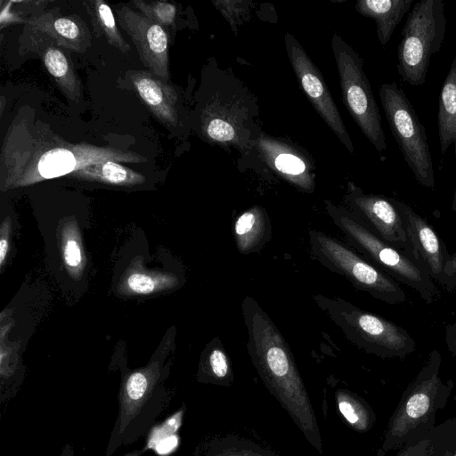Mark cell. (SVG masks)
<instances>
[{
    "mask_svg": "<svg viewBox=\"0 0 456 456\" xmlns=\"http://www.w3.org/2000/svg\"><path fill=\"white\" fill-rule=\"evenodd\" d=\"M241 311L248 334L247 350L260 379L307 442L322 454L317 418L289 345L253 297H244Z\"/></svg>",
    "mask_w": 456,
    "mask_h": 456,
    "instance_id": "obj_1",
    "label": "cell"
},
{
    "mask_svg": "<svg viewBox=\"0 0 456 456\" xmlns=\"http://www.w3.org/2000/svg\"><path fill=\"white\" fill-rule=\"evenodd\" d=\"M441 365L442 355L433 349L388 419L381 446L386 452L427 437L436 427V414L446 406L454 387L452 380L442 379Z\"/></svg>",
    "mask_w": 456,
    "mask_h": 456,
    "instance_id": "obj_2",
    "label": "cell"
},
{
    "mask_svg": "<svg viewBox=\"0 0 456 456\" xmlns=\"http://www.w3.org/2000/svg\"><path fill=\"white\" fill-rule=\"evenodd\" d=\"M326 211L333 224L345 234L351 248L374 266L417 291L427 303L436 299L437 289L435 282L420 263L379 238L351 210L327 201Z\"/></svg>",
    "mask_w": 456,
    "mask_h": 456,
    "instance_id": "obj_3",
    "label": "cell"
},
{
    "mask_svg": "<svg viewBox=\"0 0 456 456\" xmlns=\"http://www.w3.org/2000/svg\"><path fill=\"white\" fill-rule=\"evenodd\" d=\"M317 306L351 343L382 359H404L416 349L414 338L403 327L362 310L341 298L314 295Z\"/></svg>",
    "mask_w": 456,
    "mask_h": 456,
    "instance_id": "obj_4",
    "label": "cell"
},
{
    "mask_svg": "<svg viewBox=\"0 0 456 456\" xmlns=\"http://www.w3.org/2000/svg\"><path fill=\"white\" fill-rule=\"evenodd\" d=\"M446 32L443 0H421L413 5L397 47V71L411 86L424 85L431 56L441 50Z\"/></svg>",
    "mask_w": 456,
    "mask_h": 456,
    "instance_id": "obj_5",
    "label": "cell"
},
{
    "mask_svg": "<svg viewBox=\"0 0 456 456\" xmlns=\"http://www.w3.org/2000/svg\"><path fill=\"white\" fill-rule=\"evenodd\" d=\"M312 254L324 267L346 277L359 290L389 305L407 299L399 282L374 266L351 247L320 231L310 230Z\"/></svg>",
    "mask_w": 456,
    "mask_h": 456,
    "instance_id": "obj_6",
    "label": "cell"
},
{
    "mask_svg": "<svg viewBox=\"0 0 456 456\" xmlns=\"http://www.w3.org/2000/svg\"><path fill=\"white\" fill-rule=\"evenodd\" d=\"M379 98L393 136L415 180L433 190L436 180L428 136L412 104L395 82L380 86Z\"/></svg>",
    "mask_w": 456,
    "mask_h": 456,
    "instance_id": "obj_7",
    "label": "cell"
},
{
    "mask_svg": "<svg viewBox=\"0 0 456 456\" xmlns=\"http://www.w3.org/2000/svg\"><path fill=\"white\" fill-rule=\"evenodd\" d=\"M343 102L363 134L375 149L382 152L387 149L381 116L373 96L370 82L362 69L358 53L339 36L332 37Z\"/></svg>",
    "mask_w": 456,
    "mask_h": 456,
    "instance_id": "obj_8",
    "label": "cell"
},
{
    "mask_svg": "<svg viewBox=\"0 0 456 456\" xmlns=\"http://www.w3.org/2000/svg\"><path fill=\"white\" fill-rule=\"evenodd\" d=\"M289 60L309 101L341 142L353 153L354 145L324 78L304 48L290 34L285 36Z\"/></svg>",
    "mask_w": 456,
    "mask_h": 456,
    "instance_id": "obj_9",
    "label": "cell"
},
{
    "mask_svg": "<svg viewBox=\"0 0 456 456\" xmlns=\"http://www.w3.org/2000/svg\"><path fill=\"white\" fill-rule=\"evenodd\" d=\"M118 20L135 45L142 64L156 77L167 82L168 37L166 30L158 23L121 5L116 9Z\"/></svg>",
    "mask_w": 456,
    "mask_h": 456,
    "instance_id": "obj_10",
    "label": "cell"
},
{
    "mask_svg": "<svg viewBox=\"0 0 456 456\" xmlns=\"http://www.w3.org/2000/svg\"><path fill=\"white\" fill-rule=\"evenodd\" d=\"M346 201L351 211L358 216L374 233L386 242L407 253L409 242L402 216L394 199L366 194L360 188L352 186L346 195Z\"/></svg>",
    "mask_w": 456,
    "mask_h": 456,
    "instance_id": "obj_11",
    "label": "cell"
},
{
    "mask_svg": "<svg viewBox=\"0 0 456 456\" xmlns=\"http://www.w3.org/2000/svg\"><path fill=\"white\" fill-rule=\"evenodd\" d=\"M406 232L409 248L407 253L420 263L433 281L441 284L448 256L444 242L433 227L407 204L395 200Z\"/></svg>",
    "mask_w": 456,
    "mask_h": 456,
    "instance_id": "obj_12",
    "label": "cell"
},
{
    "mask_svg": "<svg viewBox=\"0 0 456 456\" xmlns=\"http://www.w3.org/2000/svg\"><path fill=\"white\" fill-rule=\"evenodd\" d=\"M125 78L158 119L168 126H176L178 98L173 86L145 70H129Z\"/></svg>",
    "mask_w": 456,
    "mask_h": 456,
    "instance_id": "obj_13",
    "label": "cell"
},
{
    "mask_svg": "<svg viewBox=\"0 0 456 456\" xmlns=\"http://www.w3.org/2000/svg\"><path fill=\"white\" fill-rule=\"evenodd\" d=\"M29 23L67 49L82 53L90 45V34L86 26L75 15L55 16L45 13L33 18Z\"/></svg>",
    "mask_w": 456,
    "mask_h": 456,
    "instance_id": "obj_14",
    "label": "cell"
},
{
    "mask_svg": "<svg viewBox=\"0 0 456 456\" xmlns=\"http://www.w3.org/2000/svg\"><path fill=\"white\" fill-rule=\"evenodd\" d=\"M412 4V0H360L355 9L360 14L374 20L379 42L385 45Z\"/></svg>",
    "mask_w": 456,
    "mask_h": 456,
    "instance_id": "obj_15",
    "label": "cell"
},
{
    "mask_svg": "<svg viewBox=\"0 0 456 456\" xmlns=\"http://www.w3.org/2000/svg\"><path fill=\"white\" fill-rule=\"evenodd\" d=\"M270 236V219L265 210L259 206L243 212L234 223L236 247L241 254L259 251Z\"/></svg>",
    "mask_w": 456,
    "mask_h": 456,
    "instance_id": "obj_16",
    "label": "cell"
},
{
    "mask_svg": "<svg viewBox=\"0 0 456 456\" xmlns=\"http://www.w3.org/2000/svg\"><path fill=\"white\" fill-rule=\"evenodd\" d=\"M437 124L442 154L453 145L456 157V53L440 91Z\"/></svg>",
    "mask_w": 456,
    "mask_h": 456,
    "instance_id": "obj_17",
    "label": "cell"
},
{
    "mask_svg": "<svg viewBox=\"0 0 456 456\" xmlns=\"http://www.w3.org/2000/svg\"><path fill=\"white\" fill-rule=\"evenodd\" d=\"M263 144L270 162L283 177L305 190L313 188L309 167L300 156L280 143L267 142Z\"/></svg>",
    "mask_w": 456,
    "mask_h": 456,
    "instance_id": "obj_18",
    "label": "cell"
},
{
    "mask_svg": "<svg viewBox=\"0 0 456 456\" xmlns=\"http://www.w3.org/2000/svg\"><path fill=\"white\" fill-rule=\"evenodd\" d=\"M335 403L339 414L354 430L367 433L374 427L377 419L374 411L355 393L339 388L335 392Z\"/></svg>",
    "mask_w": 456,
    "mask_h": 456,
    "instance_id": "obj_19",
    "label": "cell"
},
{
    "mask_svg": "<svg viewBox=\"0 0 456 456\" xmlns=\"http://www.w3.org/2000/svg\"><path fill=\"white\" fill-rule=\"evenodd\" d=\"M75 176L115 185L141 184L145 177L115 160H102L83 167L74 172Z\"/></svg>",
    "mask_w": 456,
    "mask_h": 456,
    "instance_id": "obj_20",
    "label": "cell"
},
{
    "mask_svg": "<svg viewBox=\"0 0 456 456\" xmlns=\"http://www.w3.org/2000/svg\"><path fill=\"white\" fill-rule=\"evenodd\" d=\"M84 4L95 35L103 37L122 53H127L130 46L121 36L110 5L102 0L86 1Z\"/></svg>",
    "mask_w": 456,
    "mask_h": 456,
    "instance_id": "obj_21",
    "label": "cell"
},
{
    "mask_svg": "<svg viewBox=\"0 0 456 456\" xmlns=\"http://www.w3.org/2000/svg\"><path fill=\"white\" fill-rule=\"evenodd\" d=\"M44 63L48 72L55 79L63 94L77 101L80 96V82L72 64L58 48L50 46L44 54Z\"/></svg>",
    "mask_w": 456,
    "mask_h": 456,
    "instance_id": "obj_22",
    "label": "cell"
},
{
    "mask_svg": "<svg viewBox=\"0 0 456 456\" xmlns=\"http://www.w3.org/2000/svg\"><path fill=\"white\" fill-rule=\"evenodd\" d=\"M203 456H279L254 441L235 435L218 436L208 444Z\"/></svg>",
    "mask_w": 456,
    "mask_h": 456,
    "instance_id": "obj_23",
    "label": "cell"
},
{
    "mask_svg": "<svg viewBox=\"0 0 456 456\" xmlns=\"http://www.w3.org/2000/svg\"><path fill=\"white\" fill-rule=\"evenodd\" d=\"M199 380L222 387L233 383L232 363L222 343L214 345L207 353Z\"/></svg>",
    "mask_w": 456,
    "mask_h": 456,
    "instance_id": "obj_24",
    "label": "cell"
},
{
    "mask_svg": "<svg viewBox=\"0 0 456 456\" xmlns=\"http://www.w3.org/2000/svg\"><path fill=\"white\" fill-rule=\"evenodd\" d=\"M433 453L456 456V415L436 426L427 436Z\"/></svg>",
    "mask_w": 456,
    "mask_h": 456,
    "instance_id": "obj_25",
    "label": "cell"
},
{
    "mask_svg": "<svg viewBox=\"0 0 456 456\" xmlns=\"http://www.w3.org/2000/svg\"><path fill=\"white\" fill-rule=\"evenodd\" d=\"M134 6L147 18L165 27H171L175 19L176 7L167 1H156L146 3L135 0L133 2Z\"/></svg>",
    "mask_w": 456,
    "mask_h": 456,
    "instance_id": "obj_26",
    "label": "cell"
},
{
    "mask_svg": "<svg viewBox=\"0 0 456 456\" xmlns=\"http://www.w3.org/2000/svg\"><path fill=\"white\" fill-rule=\"evenodd\" d=\"M431 443L428 437L407 444L401 449L395 456H430ZM374 456H386V452L380 447Z\"/></svg>",
    "mask_w": 456,
    "mask_h": 456,
    "instance_id": "obj_27",
    "label": "cell"
},
{
    "mask_svg": "<svg viewBox=\"0 0 456 456\" xmlns=\"http://www.w3.org/2000/svg\"><path fill=\"white\" fill-rule=\"evenodd\" d=\"M127 284L131 290L138 294H149L154 290V281L143 273L131 274L127 279Z\"/></svg>",
    "mask_w": 456,
    "mask_h": 456,
    "instance_id": "obj_28",
    "label": "cell"
},
{
    "mask_svg": "<svg viewBox=\"0 0 456 456\" xmlns=\"http://www.w3.org/2000/svg\"><path fill=\"white\" fill-rule=\"evenodd\" d=\"M147 387V379L142 373L136 372L130 376L126 384L128 395L133 400L139 399Z\"/></svg>",
    "mask_w": 456,
    "mask_h": 456,
    "instance_id": "obj_29",
    "label": "cell"
},
{
    "mask_svg": "<svg viewBox=\"0 0 456 456\" xmlns=\"http://www.w3.org/2000/svg\"><path fill=\"white\" fill-rule=\"evenodd\" d=\"M441 285L448 291L456 289V253L450 255L444 265Z\"/></svg>",
    "mask_w": 456,
    "mask_h": 456,
    "instance_id": "obj_30",
    "label": "cell"
},
{
    "mask_svg": "<svg viewBox=\"0 0 456 456\" xmlns=\"http://www.w3.org/2000/svg\"><path fill=\"white\" fill-rule=\"evenodd\" d=\"M81 250L78 243L74 240H69L64 248L65 263L71 267H76L81 263Z\"/></svg>",
    "mask_w": 456,
    "mask_h": 456,
    "instance_id": "obj_31",
    "label": "cell"
},
{
    "mask_svg": "<svg viewBox=\"0 0 456 456\" xmlns=\"http://www.w3.org/2000/svg\"><path fill=\"white\" fill-rule=\"evenodd\" d=\"M444 339L448 351L456 356V322L445 326Z\"/></svg>",
    "mask_w": 456,
    "mask_h": 456,
    "instance_id": "obj_32",
    "label": "cell"
},
{
    "mask_svg": "<svg viewBox=\"0 0 456 456\" xmlns=\"http://www.w3.org/2000/svg\"><path fill=\"white\" fill-rule=\"evenodd\" d=\"M8 250V241L6 239L0 240V265H3Z\"/></svg>",
    "mask_w": 456,
    "mask_h": 456,
    "instance_id": "obj_33",
    "label": "cell"
},
{
    "mask_svg": "<svg viewBox=\"0 0 456 456\" xmlns=\"http://www.w3.org/2000/svg\"><path fill=\"white\" fill-rule=\"evenodd\" d=\"M452 209L456 212V189L453 194L452 203Z\"/></svg>",
    "mask_w": 456,
    "mask_h": 456,
    "instance_id": "obj_34",
    "label": "cell"
},
{
    "mask_svg": "<svg viewBox=\"0 0 456 456\" xmlns=\"http://www.w3.org/2000/svg\"><path fill=\"white\" fill-rule=\"evenodd\" d=\"M430 456H447V454L445 452L433 453L432 451H431Z\"/></svg>",
    "mask_w": 456,
    "mask_h": 456,
    "instance_id": "obj_35",
    "label": "cell"
}]
</instances>
